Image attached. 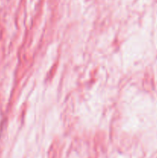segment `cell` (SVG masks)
<instances>
[{
    "mask_svg": "<svg viewBox=\"0 0 157 158\" xmlns=\"http://www.w3.org/2000/svg\"><path fill=\"white\" fill-rule=\"evenodd\" d=\"M5 124H6V121H5V120L2 121L1 123H0V135L2 134L3 129H4V127H5Z\"/></svg>",
    "mask_w": 157,
    "mask_h": 158,
    "instance_id": "6da1fadb",
    "label": "cell"
}]
</instances>
